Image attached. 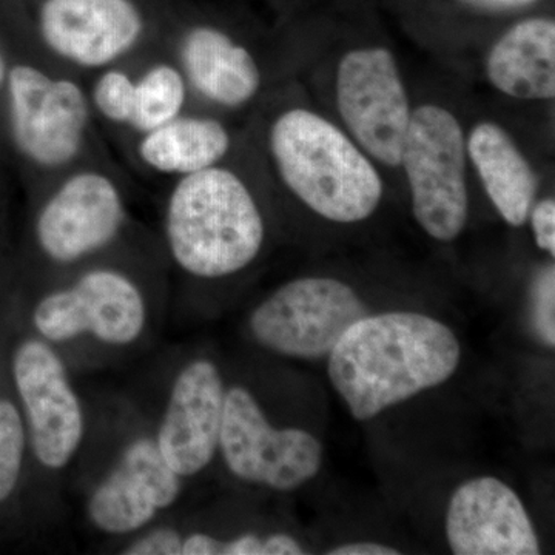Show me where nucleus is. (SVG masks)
<instances>
[{
  "label": "nucleus",
  "mask_w": 555,
  "mask_h": 555,
  "mask_svg": "<svg viewBox=\"0 0 555 555\" xmlns=\"http://www.w3.org/2000/svg\"><path fill=\"white\" fill-rule=\"evenodd\" d=\"M229 149V131L219 120L179 115L142 134L138 155L158 173L184 177L217 166Z\"/></svg>",
  "instance_id": "obj_19"
},
{
  "label": "nucleus",
  "mask_w": 555,
  "mask_h": 555,
  "mask_svg": "<svg viewBox=\"0 0 555 555\" xmlns=\"http://www.w3.org/2000/svg\"><path fill=\"white\" fill-rule=\"evenodd\" d=\"M13 375L40 465L62 469L83 437V412L61 357L46 341L28 339L14 352Z\"/></svg>",
  "instance_id": "obj_12"
},
{
  "label": "nucleus",
  "mask_w": 555,
  "mask_h": 555,
  "mask_svg": "<svg viewBox=\"0 0 555 555\" xmlns=\"http://www.w3.org/2000/svg\"><path fill=\"white\" fill-rule=\"evenodd\" d=\"M11 134L17 150L42 169H61L79 155L90 101L75 80L54 78L28 64L7 75Z\"/></svg>",
  "instance_id": "obj_7"
},
{
  "label": "nucleus",
  "mask_w": 555,
  "mask_h": 555,
  "mask_svg": "<svg viewBox=\"0 0 555 555\" xmlns=\"http://www.w3.org/2000/svg\"><path fill=\"white\" fill-rule=\"evenodd\" d=\"M465 139L448 109L423 105L411 115L401 163L412 192L414 217L438 241H452L465 229L467 190Z\"/></svg>",
  "instance_id": "obj_4"
},
{
  "label": "nucleus",
  "mask_w": 555,
  "mask_h": 555,
  "mask_svg": "<svg viewBox=\"0 0 555 555\" xmlns=\"http://www.w3.org/2000/svg\"><path fill=\"white\" fill-rule=\"evenodd\" d=\"M24 420L17 408L9 400H0V503L5 502L20 481L24 465Z\"/></svg>",
  "instance_id": "obj_21"
},
{
  "label": "nucleus",
  "mask_w": 555,
  "mask_h": 555,
  "mask_svg": "<svg viewBox=\"0 0 555 555\" xmlns=\"http://www.w3.org/2000/svg\"><path fill=\"white\" fill-rule=\"evenodd\" d=\"M396 547L379 545V543L360 542L347 543L328 551V555H398Z\"/></svg>",
  "instance_id": "obj_28"
},
{
  "label": "nucleus",
  "mask_w": 555,
  "mask_h": 555,
  "mask_svg": "<svg viewBox=\"0 0 555 555\" xmlns=\"http://www.w3.org/2000/svg\"><path fill=\"white\" fill-rule=\"evenodd\" d=\"M134 89H137V80L131 78L129 73L109 68L94 82L91 90V104L102 118L119 126L130 127L134 109Z\"/></svg>",
  "instance_id": "obj_22"
},
{
  "label": "nucleus",
  "mask_w": 555,
  "mask_h": 555,
  "mask_svg": "<svg viewBox=\"0 0 555 555\" xmlns=\"http://www.w3.org/2000/svg\"><path fill=\"white\" fill-rule=\"evenodd\" d=\"M166 238L184 272L229 276L258 257L264 221L241 178L215 166L178 179L167 201Z\"/></svg>",
  "instance_id": "obj_2"
},
{
  "label": "nucleus",
  "mask_w": 555,
  "mask_h": 555,
  "mask_svg": "<svg viewBox=\"0 0 555 555\" xmlns=\"http://www.w3.org/2000/svg\"><path fill=\"white\" fill-rule=\"evenodd\" d=\"M489 80L518 100H553L555 94V24L520 22L495 43L488 57Z\"/></svg>",
  "instance_id": "obj_17"
},
{
  "label": "nucleus",
  "mask_w": 555,
  "mask_h": 555,
  "mask_svg": "<svg viewBox=\"0 0 555 555\" xmlns=\"http://www.w3.org/2000/svg\"><path fill=\"white\" fill-rule=\"evenodd\" d=\"M178 476L156 441L142 437L131 441L107 477L90 495L87 513L104 534H131L149 525L181 494Z\"/></svg>",
  "instance_id": "obj_13"
},
{
  "label": "nucleus",
  "mask_w": 555,
  "mask_h": 555,
  "mask_svg": "<svg viewBox=\"0 0 555 555\" xmlns=\"http://www.w3.org/2000/svg\"><path fill=\"white\" fill-rule=\"evenodd\" d=\"M474 5L485 7V9H514V7H524L534 0H467Z\"/></svg>",
  "instance_id": "obj_30"
},
{
  "label": "nucleus",
  "mask_w": 555,
  "mask_h": 555,
  "mask_svg": "<svg viewBox=\"0 0 555 555\" xmlns=\"http://www.w3.org/2000/svg\"><path fill=\"white\" fill-rule=\"evenodd\" d=\"M537 246L547 254L555 255V203L554 199H543L531 215Z\"/></svg>",
  "instance_id": "obj_25"
},
{
  "label": "nucleus",
  "mask_w": 555,
  "mask_h": 555,
  "mask_svg": "<svg viewBox=\"0 0 555 555\" xmlns=\"http://www.w3.org/2000/svg\"><path fill=\"white\" fill-rule=\"evenodd\" d=\"M224 542L207 534H190L182 540V555H222Z\"/></svg>",
  "instance_id": "obj_26"
},
{
  "label": "nucleus",
  "mask_w": 555,
  "mask_h": 555,
  "mask_svg": "<svg viewBox=\"0 0 555 555\" xmlns=\"http://www.w3.org/2000/svg\"><path fill=\"white\" fill-rule=\"evenodd\" d=\"M337 100L357 141L386 166H398L412 113L392 53L385 49L347 53L338 68Z\"/></svg>",
  "instance_id": "obj_10"
},
{
  "label": "nucleus",
  "mask_w": 555,
  "mask_h": 555,
  "mask_svg": "<svg viewBox=\"0 0 555 555\" xmlns=\"http://www.w3.org/2000/svg\"><path fill=\"white\" fill-rule=\"evenodd\" d=\"M270 150L287 188L335 222H358L377 210L382 179L334 124L308 109L284 113L270 130Z\"/></svg>",
  "instance_id": "obj_3"
},
{
  "label": "nucleus",
  "mask_w": 555,
  "mask_h": 555,
  "mask_svg": "<svg viewBox=\"0 0 555 555\" xmlns=\"http://www.w3.org/2000/svg\"><path fill=\"white\" fill-rule=\"evenodd\" d=\"M184 537L170 528L155 529L126 547L127 555H182Z\"/></svg>",
  "instance_id": "obj_24"
},
{
  "label": "nucleus",
  "mask_w": 555,
  "mask_h": 555,
  "mask_svg": "<svg viewBox=\"0 0 555 555\" xmlns=\"http://www.w3.org/2000/svg\"><path fill=\"white\" fill-rule=\"evenodd\" d=\"M224 400V383L211 361L195 360L179 372L155 440L178 476H196L210 465L219 448Z\"/></svg>",
  "instance_id": "obj_14"
},
{
  "label": "nucleus",
  "mask_w": 555,
  "mask_h": 555,
  "mask_svg": "<svg viewBox=\"0 0 555 555\" xmlns=\"http://www.w3.org/2000/svg\"><path fill=\"white\" fill-rule=\"evenodd\" d=\"M447 537L456 555H537L539 537L520 496L495 477L460 486L449 502Z\"/></svg>",
  "instance_id": "obj_15"
},
{
  "label": "nucleus",
  "mask_w": 555,
  "mask_h": 555,
  "mask_svg": "<svg viewBox=\"0 0 555 555\" xmlns=\"http://www.w3.org/2000/svg\"><path fill=\"white\" fill-rule=\"evenodd\" d=\"M155 10L147 0H35L43 46L80 68H104L137 49Z\"/></svg>",
  "instance_id": "obj_8"
},
{
  "label": "nucleus",
  "mask_w": 555,
  "mask_h": 555,
  "mask_svg": "<svg viewBox=\"0 0 555 555\" xmlns=\"http://www.w3.org/2000/svg\"><path fill=\"white\" fill-rule=\"evenodd\" d=\"M181 72L201 96L240 107L257 94L261 73L250 51L214 25H190L178 42Z\"/></svg>",
  "instance_id": "obj_16"
},
{
  "label": "nucleus",
  "mask_w": 555,
  "mask_h": 555,
  "mask_svg": "<svg viewBox=\"0 0 555 555\" xmlns=\"http://www.w3.org/2000/svg\"><path fill=\"white\" fill-rule=\"evenodd\" d=\"M122 193L108 175L80 170L51 193L36 219V240L57 264H73L109 246L126 222Z\"/></svg>",
  "instance_id": "obj_11"
},
{
  "label": "nucleus",
  "mask_w": 555,
  "mask_h": 555,
  "mask_svg": "<svg viewBox=\"0 0 555 555\" xmlns=\"http://www.w3.org/2000/svg\"><path fill=\"white\" fill-rule=\"evenodd\" d=\"M301 545L287 534H273L264 540V555H301Z\"/></svg>",
  "instance_id": "obj_29"
},
{
  "label": "nucleus",
  "mask_w": 555,
  "mask_h": 555,
  "mask_svg": "<svg viewBox=\"0 0 555 555\" xmlns=\"http://www.w3.org/2000/svg\"><path fill=\"white\" fill-rule=\"evenodd\" d=\"M467 152L500 215L507 224H524L534 206L539 181L513 139L495 124H478Z\"/></svg>",
  "instance_id": "obj_18"
},
{
  "label": "nucleus",
  "mask_w": 555,
  "mask_h": 555,
  "mask_svg": "<svg viewBox=\"0 0 555 555\" xmlns=\"http://www.w3.org/2000/svg\"><path fill=\"white\" fill-rule=\"evenodd\" d=\"M188 101V80L175 65L159 62L137 79L130 129L139 133L158 129L182 115Z\"/></svg>",
  "instance_id": "obj_20"
},
{
  "label": "nucleus",
  "mask_w": 555,
  "mask_h": 555,
  "mask_svg": "<svg viewBox=\"0 0 555 555\" xmlns=\"http://www.w3.org/2000/svg\"><path fill=\"white\" fill-rule=\"evenodd\" d=\"M219 451L233 476L288 492L320 473L324 448L312 434L275 429L246 387L225 390Z\"/></svg>",
  "instance_id": "obj_6"
},
{
  "label": "nucleus",
  "mask_w": 555,
  "mask_h": 555,
  "mask_svg": "<svg viewBox=\"0 0 555 555\" xmlns=\"http://www.w3.org/2000/svg\"><path fill=\"white\" fill-rule=\"evenodd\" d=\"M222 555H264V540L255 534L236 537L224 542Z\"/></svg>",
  "instance_id": "obj_27"
},
{
  "label": "nucleus",
  "mask_w": 555,
  "mask_h": 555,
  "mask_svg": "<svg viewBox=\"0 0 555 555\" xmlns=\"http://www.w3.org/2000/svg\"><path fill=\"white\" fill-rule=\"evenodd\" d=\"M369 315L356 291L334 278H299L278 288L250 315L251 335L292 358L328 357L347 328Z\"/></svg>",
  "instance_id": "obj_5"
},
{
  "label": "nucleus",
  "mask_w": 555,
  "mask_h": 555,
  "mask_svg": "<svg viewBox=\"0 0 555 555\" xmlns=\"http://www.w3.org/2000/svg\"><path fill=\"white\" fill-rule=\"evenodd\" d=\"M462 346L436 318L416 312L366 315L328 353L332 386L350 415L367 422L455 374Z\"/></svg>",
  "instance_id": "obj_1"
},
{
  "label": "nucleus",
  "mask_w": 555,
  "mask_h": 555,
  "mask_svg": "<svg viewBox=\"0 0 555 555\" xmlns=\"http://www.w3.org/2000/svg\"><path fill=\"white\" fill-rule=\"evenodd\" d=\"M7 75H9V72H7V62L5 57H3L2 49H0V87L5 82Z\"/></svg>",
  "instance_id": "obj_31"
},
{
  "label": "nucleus",
  "mask_w": 555,
  "mask_h": 555,
  "mask_svg": "<svg viewBox=\"0 0 555 555\" xmlns=\"http://www.w3.org/2000/svg\"><path fill=\"white\" fill-rule=\"evenodd\" d=\"M532 323L551 349L555 346V269L547 266L537 276L532 291Z\"/></svg>",
  "instance_id": "obj_23"
},
{
  "label": "nucleus",
  "mask_w": 555,
  "mask_h": 555,
  "mask_svg": "<svg viewBox=\"0 0 555 555\" xmlns=\"http://www.w3.org/2000/svg\"><path fill=\"white\" fill-rule=\"evenodd\" d=\"M33 323L51 343L91 335L104 345L129 346L144 332L147 306L141 288L126 273L93 269L72 286L40 299Z\"/></svg>",
  "instance_id": "obj_9"
}]
</instances>
